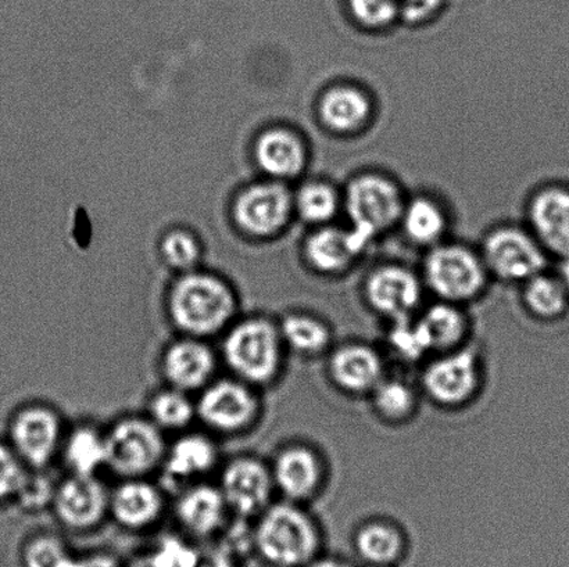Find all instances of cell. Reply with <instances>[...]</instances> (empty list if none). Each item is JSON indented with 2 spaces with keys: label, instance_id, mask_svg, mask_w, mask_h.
Returning a JSON list of instances; mask_svg holds the SVG:
<instances>
[{
  "label": "cell",
  "instance_id": "13",
  "mask_svg": "<svg viewBox=\"0 0 569 567\" xmlns=\"http://www.w3.org/2000/svg\"><path fill=\"white\" fill-rule=\"evenodd\" d=\"M219 350L206 338L174 335L161 348L158 371L161 385L197 396L220 375Z\"/></svg>",
  "mask_w": 569,
  "mask_h": 567
},
{
  "label": "cell",
  "instance_id": "14",
  "mask_svg": "<svg viewBox=\"0 0 569 567\" xmlns=\"http://www.w3.org/2000/svg\"><path fill=\"white\" fill-rule=\"evenodd\" d=\"M170 515L183 537L200 544L226 535L233 520L219 486L211 480L172 493Z\"/></svg>",
  "mask_w": 569,
  "mask_h": 567
},
{
  "label": "cell",
  "instance_id": "4",
  "mask_svg": "<svg viewBox=\"0 0 569 567\" xmlns=\"http://www.w3.org/2000/svg\"><path fill=\"white\" fill-rule=\"evenodd\" d=\"M194 398L199 427L219 441L252 435L263 421V392L228 374L217 376Z\"/></svg>",
  "mask_w": 569,
  "mask_h": 567
},
{
  "label": "cell",
  "instance_id": "10",
  "mask_svg": "<svg viewBox=\"0 0 569 567\" xmlns=\"http://www.w3.org/2000/svg\"><path fill=\"white\" fill-rule=\"evenodd\" d=\"M110 486L100 476L64 475L56 483L52 514L61 530L86 536L109 520Z\"/></svg>",
  "mask_w": 569,
  "mask_h": 567
},
{
  "label": "cell",
  "instance_id": "20",
  "mask_svg": "<svg viewBox=\"0 0 569 567\" xmlns=\"http://www.w3.org/2000/svg\"><path fill=\"white\" fill-rule=\"evenodd\" d=\"M293 199L278 182L259 183L238 199L236 216L243 231L253 236H271L282 230L292 214Z\"/></svg>",
  "mask_w": 569,
  "mask_h": 567
},
{
  "label": "cell",
  "instance_id": "11",
  "mask_svg": "<svg viewBox=\"0 0 569 567\" xmlns=\"http://www.w3.org/2000/svg\"><path fill=\"white\" fill-rule=\"evenodd\" d=\"M343 204L351 230L372 242L400 222L406 202L399 186L389 178L362 174L350 181Z\"/></svg>",
  "mask_w": 569,
  "mask_h": 567
},
{
  "label": "cell",
  "instance_id": "41",
  "mask_svg": "<svg viewBox=\"0 0 569 567\" xmlns=\"http://www.w3.org/2000/svg\"><path fill=\"white\" fill-rule=\"evenodd\" d=\"M192 567H241L236 551L226 547L199 549L197 563Z\"/></svg>",
  "mask_w": 569,
  "mask_h": 567
},
{
  "label": "cell",
  "instance_id": "2",
  "mask_svg": "<svg viewBox=\"0 0 569 567\" xmlns=\"http://www.w3.org/2000/svg\"><path fill=\"white\" fill-rule=\"evenodd\" d=\"M217 342L226 374L263 393L281 381L289 353L274 316L242 313Z\"/></svg>",
  "mask_w": 569,
  "mask_h": 567
},
{
  "label": "cell",
  "instance_id": "19",
  "mask_svg": "<svg viewBox=\"0 0 569 567\" xmlns=\"http://www.w3.org/2000/svg\"><path fill=\"white\" fill-rule=\"evenodd\" d=\"M328 375L340 392L350 396H370L388 374L379 350L371 344L351 342L329 352Z\"/></svg>",
  "mask_w": 569,
  "mask_h": 567
},
{
  "label": "cell",
  "instance_id": "36",
  "mask_svg": "<svg viewBox=\"0 0 569 567\" xmlns=\"http://www.w3.org/2000/svg\"><path fill=\"white\" fill-rule=\"evenodd\" d=\"M58 479L49 475V470L28 469L19 494L14 502L28 514H41L50 510Z\"/></svg>",
  "mask_w": 569,
  "mask_h": 567
},
{
  "label": "cell",
  "instance_id": "1",
  "mask_svg": "<svg viewBox=\"0 0 569 567\" xmlns=\"http://www.w3.org/2000/svg\"><path fill=\"white\" fill-rule=\"evenodd\" d=\"M163 313L176 335L219 341L243 311L237 288L226 277L193 270L178 275L167 288Z\"/></svg>",
  "mask_w": 569,
  "mask_h": 567
},
{
  "label": "cell",
  "instance_id": "35",
  "mask_svg": "<svg viewBox=\"0 0 569 567\" xmlns=\"http://www.w3.org/2000/svg\"><path fill=\"white\" fill-rule=\"evenodd\" d=\"M24 567H74L76 557L64 538L53 531L37 533L22 551Z\"/></svg>",
  "mask_w": 569,
  "mask_h": 567
},
{
  "label": "cell",
  "instance_id": "43",
  "mask_svg": "<svg viewBox=\"0 0 569 567\" xmlns=\"http://www.w3.org/2000/svg\"><path fill=\"white\" fill-rule=\"evenodd\" d=\"M557 276H559L561 282L565 283V286L569 293V254L562 255V257H560V269L559 272H557Z\"/></svg>",
  "mask_w": 569,
  "mask_h": 567
},
{
  "label": "cell",
  "instance_id": "34",
  "mask_svg": "<svg viewBox=\"0 0 569 567\" xmlns=\"http://www.w3.org/2000/svg\"><path fill=\"white\" fill-rule=\"evenodd\" d=\"M293 205L301 219L309 224L327 225L338 214L340 198L328 183L310 182L300 188Z\"/></svg>",
  "mask_w": 569,
  "mask_h": 567
},
{
  "label": "cell",
  "instance_id": "37",
  "mask_svg": "<svg viewBox=\"0 0 569 567\" xmlns=\"http://www.w3.org/2000/svg\"><path fill=\"white\" fill-rule=\"evenodd\" d=\"M161 255H163L167 266L181 275L198 270L202 250H200L197 237L191 233L174 231L164 237L163 244H161Z\"/></svg>",
  "mask_w": 569,
  "mask_h": 567
},
{
  "label": "cell",
  "instance_id": "24",
  "mask_svg": "<svg viewBox=\"0 0 569 567\" xmlns=\"http://www.w3.org/2000/svg\"><path fill=\"white\" fill-rule=\"evenodd\" d=\"M318 114L327 130L349 135L361 130L371 115V103L359 88L337 85L323 92Z\"/></svg>",
  "mask_w": 569,
  "mask_h": 567
},
{
  "label": "cell",
  "instance_id": "22",
  "mask_svg": "<svg viewBox=\"0 0 569 567\" xmlns=\"http://www.w3.org/2000/svg\"><path fill=\"white\" fill-rule=\"evenodd\" d=\"M371 242L355 230L323 226L306 243L307 263L326 275L342 274L366 252Z\"/></svg>",
  "mask_w": 569,
  "mask_h": 567
},
{
  "label": "cell",
  "instance_id": "29",
  "mask_svg": "<svg viewBox=\"0 0 569 567\" xmlns=\"http://www.w3.org/2000/svg\"><path fill=\"white\" fill-rule=\"evenodd\" d=\"M357 554L371 566L390 567L405 553L406 540L398 525L383 519L366 522L355 536Z\"/></svg>",
  "mask_w": 569,
  "mask_h": 567
},
{
  "label": "cell",
  "instance_id": "8",
  "mask_svg": "<svg viewBox=\"0 0 569 567\" xmlns=\"http://www.w3.org/2000/svg\"><path fill=\"white\" fill-rule=\"evenodd\" d=\"M222 497L236 520L250 524L276 502L269 459L253 453L224 458L216 476Z\"/></svg>",
  "mask_w": 569,
  "mask_h": 567
},
{
  "label": "cell",
  "instance_id": "32",
  "mask_svg": "<svg viewBox=\"0 0 569 567\" xmlns=\"http://www.w3.org/2000/svg\"><path fill=\"white\" fill-rule=\"evenodd\" d=\"M376 414L388 424H405L418 409V392L401 377H383L370 393Z\"/></svg>",
  "mask_w": 569,
  "mask_h": 567
},
{
  "label": "cell",
  "instance_id": "5",
  "mask_svg": "<svg viewBox=\"0 0 569 567\" xmlns=\"http://www.w3.org/2000/svg\"><path fill=\"white\" fill-rule=\"evenodd\" d=\"M104 429L108 446L106 472L116 480L159 476L170 437L143 411L116 416Z\"/></svg>",
  "mask_w": 569,
  "mask_h": 567
},
{
  "label": "cell",
  "instance_id": "33",
  "mask_svg": "<svg viewBox=\"0 0 569 567\" xmlns=\"http://www.w3.org/2000/svg\"><path fill=\"white\" fill-rule=\"evenodd\" d=\"M387 346L401 363L416 364L432 355L417 315L389 322Z\"/></svg>",
  "mask_w": 569,
  "mask_h": 567
},
{
  "label": "cell",
  "instance_id": "18",
  "mask_svg": "<svg viewBox=\"0 0 569 567\" xmlns=\"http://www.w3.org/2000/svg\"><path fill=\"white\" fill-rule=\"evenodd\" d=\"M423 282L401 265H382L367 276L365 297L373 313L390 321L415 316L421 307Z\"/></svg>",
  "mask_w": 569,
  "mask_h": 567
},
{
  "label": "cell",
  "instance_id": "30",
  "mask_svg": "<svg viewBox=\"0 0 569 567\" xmlns=\"http://www.w3.org/2000/svg\"><path fill=\"white\" fill-rule=\"evenodd\" d=\"M406 236L418 246H437L448 227L442 207L429 198H416L405 204L400 216Z\"/></svg>",
  "mask_w": 569,
  "mask_h": 567
},
{
  "label": "cell",
  "instance_id": "40",
  "mask_svg": "<svg viewBox=\"0 0 569 567\" xmlns=\"http://www.w3.org/2000/svg\"><path fill=\"white\" fill-rule=\"evenodd\" d=\"M443 0H400V19L421 24L442 9Z\"/></svg>",
  "mask_w": 569,
  "mask_h": 567
},
{
  "label": "cell",
  "instance_id": "31",
  "mask_svg": "<svg viewBox=\"0 0 569 567\" xmlns=\"http://www.w3.org/2000/svg\"><path fill=\"white\" fill-rule=\"evenodd\" d=\"M522 303L535 318L555 321L566 315L569 293L559 276L543 271L523 283Z\"/></svg>",
  "mask_w": 569,
  "mask_h": 567
},
{
  "label": "cell",
  "instance_id": "15",
  "mask_svg": "<svg viewBox=\"0 0 569 567\" xmlns=\"http://www.w3.org/2000/svg\"><path fill=\"white\" fill-rule=\"evenodd\" d=\"M170 493L154 477L116 480L110 487L109 520L131 535H144L170 515Z\"/></svg>",
  "mask_w": 569,
  "mask_h": 567
},
{
  "label": "cell",
  "instance_id": "39",
  "mask_svg": "<svg viewBox=\"0 0 569 567\" xmlns=\"http://www.w3.org/2000/svg\"><path fill=\"white\" fill-rule=\"evenodd\" d=\"M28 468L9 444L0 443V503L14 502Z\"/></svg>",
  "mask_w": 569,
  "mask_h": 567
},
{
  "label": "cell",
  "instance_id": "23",
  "mask_svg": "<svg viewBox=\"0 0 569 567\" xmlns=\"http://www.w3.org/2000/svg\"><path fill=\"white\" fill-rule=\"evenodd\" d=\"M529 221L546 252L559 257L569 254V188L549 186L535 194Z\"/></svg>",
  "mask_w": 569,
  "mask_h": 567
},
{
  "label": "cell",
  "instance_id": "27",
  "mask_svg": "<svg viewBox=\"0 0 569 567\" xmlns=\"http://www.w3.org/2000/svg\"><path fill=\"white\" fill-rule=\"evenodd\" d=\"M256 159L267 174L278 180H292L305 170L307 153L303 142L288 130H270L260 136Z\"/></svg>",
  "mask_w": 569,
  "mask_h": 567
},
{
  "label": "cell",
  "instance_id": "3",
  "mask_svg": "<svg viewBox=\"0 0 569 567\" xmlns=\"http://www.w3.org/2000/svg\"><path fill=\"white\" fill-rule=\"evenodd\" d=\"M320 546V527L301 504L276 499L249 524V551L269 567H305Z\"/></svg>",
  "mask_w": 569,
  "mask_h": 567
},
{
  "label": "cell",
  "instance_id": "16",
  "mask_svg": "<svg viewBox=\"0 0 569 567\" xmlns=\"http://www.w3.org/2000/svg\"><path fill=\"white\" fill-rule=\"evenodd\" d=\"M546 254L533 233L506 226L485 239L481 257L489 275L503 282L526 283L545 271Z\"/></svg>",
  "mask_w": 569,
  "mask_h": 567
},
{
  "label": "cell",
  "instance_id": "25",
  "mask_svg": "<svg viewBox=\"0 0 569 567\" xmlns=\"http://www.w3.org/2000/svg\"><path fill=\"white\" fill-rule=\"evenodd\" d=\"M432 355L448 353L468 344L471 322L462 305L440 302L417 315Z\"/></svg>",
  "mask_w": 569,
  "mask_h": 567
},
{
  "label": "cell",
  "instance_id": "6",
  "mask_svg": "<svg viewBox=\"0 0 569 567\" xmlns=\"http://www.w3.org/2000/svg\"><path fill=\"white\" fill-rule=\"evenodd\" d=\"M489 272L481 254L455 243L431 247L423 261L422 282L440 302H473L487 288Z\"/></svg>",
  "mask_w": 569,
  "mask_h": 567
},
{
  "label": "cell",
  "instance_id": "7",
  "mask_svg": "<svg viewBox=\"0 0 569 567\" xmlns=\"http://www.w3.org/2000/svg\"><path fill=\"white\" fill-rule=\"evenodd\" d=\"M69 422L54 404L32 402L17 411L9 425V446L28 469L49 470L58 464Z\"/></svg>",
  "mask_w": 569,
  "mask_h": 567
},
{
  "label": "cell",
  "instance_id": "21",
  "mask_svg": "<svg viewBox=\"0 0 569 567\" xmlns=\"http://www.w3.org/2000/svg\"><path fill=\"white\" fill-rule=\"evenodd\" d=\"M58 464L64 475L100 476L108 465L104 426L92 419L69 424Z\"/></svg>",
  "mask_w": 569,
  "mask_h": 567
},
{
  "label": "cell",
  "instance_id": "42",
  "mask_svg": "<svg viewBox=\"0 0 569 567\" xmlns=\"http://www.w3.org/2000/svg\"><path fill=\"white\" fill-rule=\"evenodd\" d=\"M305 567H350L348 564L342 563V560L333 559V558H322V559H312L310 564H307Z\"/></svg>",
  "mask_w": 569,
  "mask_h": 567
},
{
  "label": "cell",
  "instance_id": "12",
  "mask_svg": "<svg viewBox=\"0 0 569 567\" xmlns=\"http://www.w3.org/2000/svg\"><path fill=\"white\" fill-rule=\"evenodd\" d=\"M219 438L202 427H192L169 438L159 477L166 490L174 493L219 474L224 455Z\"/></svg>",
  "mask_w": 569,
  "mask_h": 567
},
{
  "label": "cell",
  "instance_id": "9",
  "mask_svg": "<svg viewBox=\"0 0 569 567\" xmlns=\"http://www.w3.org/2000/svg\"><path fill=\"white\" fill-rule=\"evenodd\" d=\"M483 382L481 355L470 344L432 355L421 375V387L433 404L461 408L476 399Z\"/></svg>",
  "mask_w": 569,
  "mask_h": 567
},
{
  "label": "cell",
  "instance_id": "28",
  "mask_svg": "<svg viewBox=\"0 0 569 567\" xmlns=\"http://www.w3.org/2000/svg\"><path fill=\"white\" fill-rule=\"evenodd\" d=\"M143 414L169 437L198 425L197 398L166 385L149 394Z\"/></svg>",
  "mask_w": 569,
  "mask_h": 567
},
{
  "label": "cell",
  "instance_id": "17",
  "mask_svg": "<svg viewBox=\"0 0 569 567\" xmlns=\"http://www.w3.org/2000/svg\"><path fill=\"white\" fill-rule=\"evenodd\" d=\"M269 463L277 497L306 505L321 493L327 479V466L322 455L310 444H283Z\"/></svg>",
  "mask_w": 569,
  "mask_h": 567
},
{
  "label": "cell",
  "instance_id": "38",
  "mask_svg": "<svg viewBox=\"0 0 569 567\" xmlns=\"http://www.w3.org/2000/svg\"><path fill=\"white\" fill-rule=\"evenodd\" d=\"M351 17L360 26L378 30L400 19V0H346Z\"/></svg>",
  "mask_w": 569,
  "mask_h": 567
},
{
  "label": "cell",
  "instance_id": "44",
  "mask_svg": "<svg viewBox=\"0 0 569 567\" xmlns=\"http://www.w3.org/2000/svg\"><path fill=\"white\" fill-rule=\"evenodd\" d=\"M371 567H382V566H371Z\"/></svg>",
  "mask_w": 569,
  "mask_h": 567
},
{
  "label": "cell",
  "instance_id": "26",
  "mask_svg": "<svg viewBox=\"0 0 569 567\" xmlns=\"http://www.w3.org/2000/svg\"><path fill=\"white\" fill-rule=\"evenodd\" d=\"M277 320L289 354L316 358L331 352L332 330L321 316L309 311L292 310Z\"/></svg>",
  "mask_w": 569,
  "mask_h": 567
}]
</instances>
